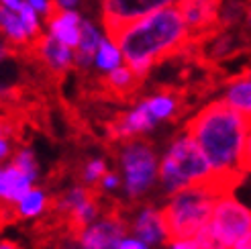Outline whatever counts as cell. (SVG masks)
<instances>
[{
	"instance_id": "8fae6325",
	"label": "cell",
	"mask_w": 251,
	"mask_h": 249,
	"mask_svg": "<svg viewBox=\"0 0 251 249\" xmlns=\"http://www.w3.org/2000/svg\"><path fill=\"white\" fill-rule=\"evenodd\" d=\"M35 53L43 61V66L53 74H66L74 68V49L59 43L51 35H41L33 41Z\"/></svg>"
},
{
	"instance_id": "ac0fdd59",
	"label": "cell",
	"mask_w": 251,
	"mask_h": 249,
	"mask_svg": "<svg viewBox=\"0 0 251 249\" xmlns=\"http://www.w3.org/2000/svg\"><path fill=\"white\" fill-rule=\"evenodd\" d=\"M0 35L12 47H27L33 43L17 10H10L6 6H0Z\"/></svg>"
},
{
	"instance_id": "6da1fadb",
	"label": "cell",
	"mask_w": 251,
	"mask_h": 249,
	"mask_svg": "<svg viewBox=\"0 0 251 249\" xmlns=\"http://www.w3.org/2000/svg\"><path fill=\"white\" fill-rule=\"evenodd\" d=\"M186 133L204 153L217 186L231 192L249 168V117L212 100L186 123Z\"/></svg>"
},
{
	"instance_id": "4316f807",
	"label": "cell",
	"mask_w": 251,
	"mask_h": 249,
	"mask_svg": "<svg viewBox=\"0 0 251 249\" xmlns=\"http://www.w3.org/2000/svg\"><path fill=\"white\" fill-rule=\"evenodd\" d=\"M98 186H100V190L110 194V192H117L121 188V176H119V172H106L102 178L98 180Z\"/></svg>"
},
{
	"instance_id": "9c48e42d",
	"label": "cell",
	"mask_w": 251,
	"mask_h": 249,
	"mask_svg": "<svg viewBox=\"0 0 251 249\" xmlns=\"http://www.w3.org/2000/svg\"><path fill=\"white\" fill-rule=\"evenodd\" d=\"M176 6L190 31V37L206 33L219 23L221 0H178Z\"/></svg>"
},
{
	"instance_id": "836d02e7",
	"label": "cell",
	"mask_w": 251,
	"mask_h": 249,
	"mask_svg": "<svg viewBox=\"0 0 251 249\" xmlns=\"http://www.w3.org/2000/svg\"><path fill=\"white\" fill-rule=\"evenodd\" d=\"M21 2H23V0H0V6H6L10 10H17L21 6Z\"/></svg>"
},
{
	"instance_id": "d4e9b609",
	"label": "cell",
	"mask_w": 251,
	"mask_h": 249,
	"mask_svg": "<svg viewBox=\"0 0 251 249\" xmlns=\"http://www.w3.org/2000/svg\"><path fill=\"white\" fill-rule=\"evenodd\" d=\"M17 15L23 21L25 29H27V33H29V37H31L33 41L37 39V37L43 35V17L33 6H29L27 2H25V0L21 2V6L17 8Z\"/></svg>"
},
{
	"instance_id": "603a6c76",
	"label": "cell",
	"mask_w": 251,
	"mask_h": 249,
	"mask_svg": "<svg viewBox=\"0 0 251 249\" xmlns=\"http://www.w3.org/2000/svg\"><path fill=\"white\" fill-rule=\"evenodd\" d=\"M88 196H92V190L88 188V186L84 184H78V186H72L70 190H66L64 194H61V198H57V202H55V210L59 215H66L74 208V206H78L80 202H84Z\"/></svg>"
},
{
	"instance_id": "2e32d148",
	"label": "cell",
	"mask_w": 251,
	"mask_h": 249,
	"mask_svg": "<svg viewBox=\"0 0 251 249\" xmlns=\"http://www.w3.org/2000/svg\"><path fill=\"white\" fill-rule=\"evenodd\" d=\"M221 100L245 117L251 115V76H249V72H241L239 76H235L227 82Z\"/></svg>"
},
{
	"instance_id": "d590c367",
	"label": "cell",
	"mask_w": 251,
	"mask_h": 249,
	"mask_svg": "<svg viewBox=\"0 0 251 249\" xmlns=\"http://www.w3.org/2000/svg\"><path fill=\"white\" fill-rule=\"evenodd\" d=\"M0 135H6V127H4L2 121H0Z\"/></svg>"
},
{
	"instance_id": "277c9868",
	"label": "cell",
	"mask_w": 251,
	"mask_h": 249,
	"mask_svg": "<svg viewBox=\"0 0 251 249\" xmlns=\"http://www.w3.org/2000/svg\"><path fill=\"white\" fill-rule=\"evenodd\" d=\"M221 192L210 184L188 186L168 196L161 217H164L170 239L174 237H194L206 225L210 217L212 202Z\"/></svg>"
},
{
	"instance_id": "5bb4252c",
	"label": "cell",
	"mask_w": 251,
	"mask_h": 249,
	"mask_svg": "<svg viewBox=\"0 0 251 249\" xmlns=\"http://www.w3.org/2000/svg\"><path fill=\"white\" fill-rule=\"evenodd\" d=\"M104 31L98 27V25L90 19H82V25H80V39H78V45L74 49V68L78 70H90L92 68V57H94V51L102 39Z\"/></svg>"
},
{
	"instance_id": "44dd1931",
	"label": "cell",
	"mask_w": 251,
	"mask_h": 249,
	"mask_svg": "<svg viewBox=\"0 0 251 249\" xmlns=\"http://www.w3.org/2000/svg\"><path fill=\"white\" fill-rule=\"evenodd\" d=\"M100 215V204L98 200L92 196H88L84 202H80L78 206H74L70 213H68V219H70V225L74 231H80L84 229L86 225H90V223Z\"/></svg>"
},
{
	"instance_id": "ffe728a7",
	"label": "cell",
	"mask_w": 251,
	"mask_h": 249,
	"mask_svg": "<svg viewBox=\"0 0 251 249\" xmlns=\"http://www.w3.org/2000/svg\"><path fill=\"white\" fill-rule=\"evenodd\" d=\"M143 102L149 110V115L153 117V121L159 124L164 121H170L176 117V113H178V106H180V100L178 96H176L174 92H155L151 96L143 98Z\"/></svg>"
},
{
	"instance_id": "1f68e13d",
	"label": "cell",
	"mask_w": 251,
	"mask_h": 249,
	"mask_svg": "<svg viewBox=\"0 0 251 249\" xmlns=\"http://www.w3.org/2000/svg\"><path fill=\"white\" fill-rule=\"evenodd\" d=\"M55 8H78L82 0H51Z\"/></svg>"
},
{
	"instance_id": "e575fe53",
	"label": "cell",
	"mask_w": 251,
	"mask_h": 249,
	"mask_svg": "<svg viewBox=\"0 0 251 249\" xmlns=\"http://www.w3.org/2000/svg\"><path fill=\"white\" fill-rule=\"evenodd\" d=\"M0 249H21L17 243H12L8 239H0Z\"/></svg>"
},
{
	"instance_id": "3957f363",
	"label": "cell",
	"mask_w": 251,
	"mask_h": 249,
	"mask_svg": "<svg viewBox=\"0 0 251 249\" xmlns=\"http://www.w3.org/2000/svg\"><path fill=\"white\" fill-rule=\"evenodd\" d=\"M157 184L161 186V192L166 196L178 192L188 186H204L210 184L223 194V190L215 182L204 153L186 131L178 135L168 145L164 155L159 157L157 164Z\"/></svg>"
},
{
	"instance_id": "d6a6232c",
	"label": "cell",
	"mask_w": 251,
	"mask_h": 249,
	"mask_svg": "<svg viewBox=\"0 0 251 249\" xmlns=\"http://www.w3.org/2000/svg\"><path fill=\"white\" fill-rule=\"evenodd\" d=\"M10 51H12V49H10V45L2 39V37H0V64H2V61L10 55Z\"/></svg>"
},
{
	"instance_id": "4fadbf2b",
	"label": "cell",
	"mask_w": 251,
	"mask_h": 249,
	"mask_svg": "<svg viewBox=\"0 0 251 249\" xmlns=\"http://www.w3.org/2000/svg\"><path fill=\"white\" fill-rule=\"evenodd\" d=\"M155 127H157V123L149 115L145 102L139 100L133 108H129L127 113H123L117 119L115 127H112V135L121 141H131V139H137V137L149 133Z\"/></svg>"
},
{
	"instance_id": "f546056e",
	"label": "cell",
	"mask_w": 251,
	"mask_h": 249,
	"mask_svg": "<svg viewBox=\"0 0 251 249\" xmlns=\"http://www.w3.org/2000/svg\"><path fill=\"white\" fill-rule=\"evenodd\" d=\"M117 249H151L147 243H143L141 239H137L135 235H125V237L119 241Z\"/></svg>"
},
{
	"instance_id": "9a60e30c",
	"label": "cell",
	"mask_w": 251,
	"mask_h": 249,
	"mask_svg": "<svg viewBox=\"0 0 251 249\" xmlns=\"http://www.w3.org/2000/svg\"><path fill=\"white\" fill-rule=\"evenodd\" d=\"M31 186H35V182L29 180L10 161L6 166H0V204L12 206Z\"/></svg>"
},
{
	"instance_id": "d6986e66",
	"label": "cell",
	"mask_w": 251,
	"mask_h": 249,
	"mask_svg": "<svg viewBox=\"0 0 251 249\" xmlns=\"http://www.w3.org/2000/svg\"><path fill=\"white\" fill-rule=\"evenodd\" d=\"M119 66H123V53H121L117 41L108 35H102V39H100L96 51H94V57H92V68L98 74L106 76L108 72L117 70Z\"/></svg>"
},
{
	"instance_id": "f1b7e54d",
	"label": "cell",
	"mask_w": 251,
	"mask_h": 249,
	"mask_svg": "<svg viewBox=\"0 0 251 249\" xmlns=\"http://www.w3.org/2000/svg\"><path fill=\"white\" fill-rule=\"evenodd\" d=\"M25 2H27L29 6H33L43 19H47V17L53 12V8H55L51 0H25Z\"/></svg>"
},
{
	"instance_id": "30bf717a",
	"label": "cell",
	"mask_w": 251,
	"mask_h": 249,
	"mask_svg": "<svg viewBox=\"0 0 251 249\" xmlns=\"http://www.w3.org/2000/svg\"><path fill=\"white\" fill-rule=\"evenodd\" d=\"M131 231L137 239H141L151 249L166 245L170 239L164 217H161V210L155 206H149V204L143 206L139 213L135 215V219L131 221Z\"/></svg>"
},
{
	"instance_id": "7c38bea8",
	"label": "cell",
	"mask_w": 251,
	"mask_h": 249,
	"mask_svg": "<svg viewBox=\"0 0 251 249\" xmlns=\"http://www.w3.org/2000/svg\"><path fill=\"white\" fill-rule=\"evenodd\" d=\"M82 19L84 17L76 8H53V12L47 17V23H45L47 35H51L59 43L76 49L80 39Z\"/></svg>"
},
{
	"instance_id": "83f0119b",
	"label": "cell",
	"mask_w": 251,
	"mask_h": 249,
	"mask_svg": "<svg viewBox=\"0 0 251 249\" xmlns=\"http://www.w3.org/2000/svg\"><path fill=\"white\" fill-rule=\"evenodd\" d=\"M168 249H198V243L194 237H174L168 239Z\"/></svg>"
},
{
	"instance_id": "ba28073f",
	"label": "cell",
	"mask_w": 251,
	"mask_h": 249,
	"mask_svg": "<svg viewBox=\"0 0 251 249\" xmlns=\"http://www.w3.org/2000/svg\"><path fill=\"white\" fill-rule=\"evenodd\" d=\"M127 221L117 210L100 213L90 225L78 231L80 249H117L119 241L127 235Z\"/></svg>"
},
{
	"instance_id": "4dcf8cb0",
	"label": "cell",
	"mask_w": 251,
	"mask_h": 249,
	"mask_svg": "<svg viewBox=\"0 0 251 249\" xmlns=\"http://www.w3.org/2000/svg\"><path fill=\"white\" fill-rule=\"evenodd\" d=\"M10 155H12V143L6 135H0V164L10 159Z\"/></svg>"
},
{
	"instance_id": "52a82bcc",
	"label": "cell",
	"mask_w": 251,
	"mask_h": 249,
	"mask_svg": "<svg viewBox=\"0 0 251 249\" xmlns=\"http://www.w3.org/2000/svg\"><path fill=\"white\" fill-rule=\"evenodd\" d=\"M178 0H100L102 12V31L108 37H115L119 29L151 12L174 6Z\"/></svg>"
},
{
	"instance_id": "7402d4cb",
	"label": "cell",
	"mask_w": 251,
	"mask_h": 249,
	"mask_svg": "<svg viewBox=\"0 0 251 249\" xmlns=\"http://www.w3.org/2000/svg\"><path fill=\"white\" fill-rule=\"evenodd\" d=\"M104 84L115 94H129V92L135 90V86L139 84V80H137L135 74L123 64L117 70H112V72L106 74V76H104Z\"/></svg>"
},
{
	"instance_id": "7a4b0ae2",
	"label": "cell",
	"mask_w": 251,
	"mask_h": 249,
	"mask_svg": "<svg viewBox=\"0 0 251 249\" xmlns=\"http://www.w3.org/2000/svg\"><path fill=\"white\" fill-rule=\"evenodd\" d=\"M112 39L123 53V64L141 82L159 61L180 51L190 41V31L174 4L125 25Z\"/></svg>"
},
{
	"instance_id": "8992f818",
	"label": "cell",
	"mask_w": 251,
	"mask_h": 249,
	"mask_svg": "<svg viewBox=\"0 0 251 249\" xmlns=\"http://www.w3.org/2000/svg\"><path fill=\"white\" fill-rule=\"evenodd\" d=\"M157 164L159 155L153 145L141 139L125 141L119 151V176L121 188L125 190L129 200H139L149 194L157 184Z\"/></svg>"
},
{
	"instance_id": "5b68a950",
	"label": "cell",
	"mask_w": 251,
	"mask_h": 249,
	"mask_svg": "<svg viewBox=\"0 0 251 249\" xmlns=\"http://www.w3.org/2000/svg\"><path fill=\"white\" fill-rule=\"evenodd\" d=\"M251 235V213L231 192H223L212 202L210 217L194 239L198 249H231L235 241Z\"/></svg>"
},
{
	"instance_id": "e0dca14e",
	"label": "cell",
	"mask_w": 251,
	"mask_h": 249,
	"mask_svg": "<svg viewBox=\"0 0 251 249\" xmlns=\"http://www.w3.org/2000/svg\"><path fill=\"white\" fill-rule=\"evenodd\" d=\"M49 208V194L39 188V186H31L19 200L12 204V213L19 219H37L47 213Z\"/></svg>"
},
{
	"instance_id": "484cf974",
	"label": "cell",
	"mask_w": 251,
	"mask_h": 249,
	"mask_svg": "<svg viewBox=\"0 0 251 249\" xmlns=\"http://www.w3.org/2000/svg\"><path fill=\"white\" fill-rule=\"evenodd\" d=\"M108 172V164H106V159L102 157H92V159H88L84 168H82V182L84 186H96L98 180L104 176V174Z\"/></svg>"
},
{
	"instance_id": "cb8c5ba5",
	"label": "cell",
	"mask_w": 251,
	"mask_h": 249,
	"mask_svg": "<svg viewBox=\"0 0 251 249\" xmlns=\"http://www.w3.org/2000/svg\"><path fill=\"white\" fill-rule=\"evenodd\" d=\"M10 164L17 170H21L29 180H33V182L39 180V164H37V157L31 149L25 147V149H19V151H12Z\"/></svg>"
}]
</instances>
